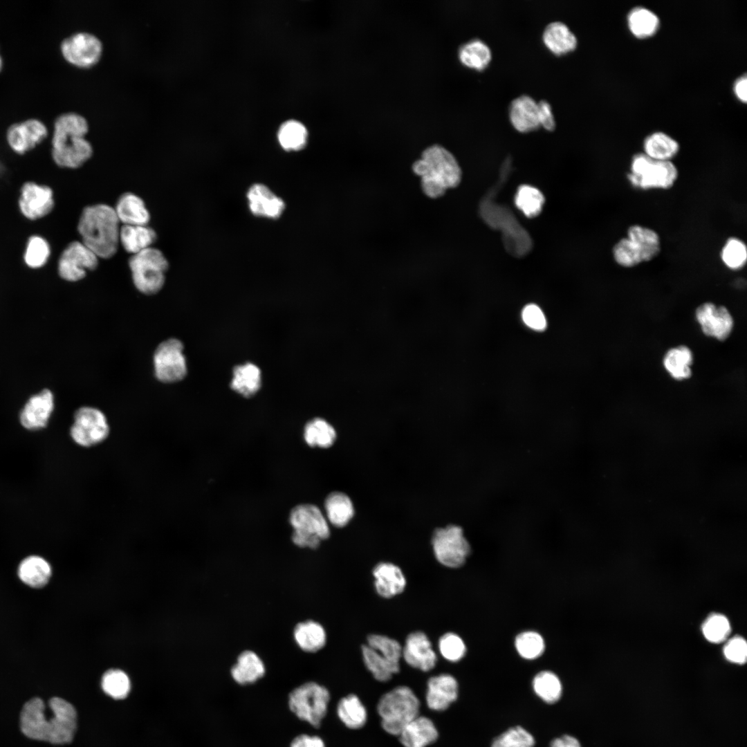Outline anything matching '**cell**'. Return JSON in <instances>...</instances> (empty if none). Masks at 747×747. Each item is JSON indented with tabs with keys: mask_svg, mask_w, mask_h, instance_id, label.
Segmentation results:
<instances>
[{
	"mask_svg": "<svg viewBox=\"0 0 747 747\" xmlns=\"http://www.w3.org/2000/svg\"><path fill=\"white\" fill-rule=\"evenodd\" d=\"M113 208L123 225H146L150 220V214L145 202L133 193L122 194Z\"/></svg>",
	"mask_w": 747,
	"mask_h": 747,
	"instance_id": "27",
	"label": "cell"
},
{
	"mask_svg": "<svg viewBox=\"0 0 747 747\" xmlns=\"http://www.w3.org/2000/svg\"><path fill=\"white\" fill-rule=\"evenodd\" d=\"M324 507L329 521L336 527L345 526L354 515L351 500L341 492L329 494L325 500Z\"/></svg>",
	"mask_w": 747,
	"mask_h": 747,
	"instance_id": "37",
	"label": "cell"
},
{
	"mask_svg": "<svg viewBox=\"0 0 747 747\" xmlns=\"http://www.w3.org/2000/svg\"><path fill=\"white\" fill-rule=\"evenodd\" d=\"M290 747H326L322 739L317 735L302 734L293 739Z\"/></svg>",
	"mask_w": 747,
	"mask_h": 747,
	"instance_id": "57",
	"label": "cell"
},
{
	"mask_svg": "<svg viewBox=\"0 0 747 747\" xmlns=\"http://www.w3.org/2000/svg\"><path fill=\"white\" fill-rule=\"evenodd\" d=\"M510 160L504 163L499 183L490 189L479 204V214L490 228L501 232L505 249L513 257L521 258L532 250L533 241L515 215L506 205L497 203L495 196L500 185L505 183L510 172Z\"/></svg>",
	"mask_w": 747,
	"mask_h": 747,
	"instance_id": "2",
	"label": "cell"
},
{
	"mask_svg": "<svg viewBox=\"0 0 747 747\" xmlns=\"http://www.w3.org/2000/svg\"><path fill=\"white\" fill-rule=\"evenodd\" d=\"M51 154L57 165L75 169L82 166L91 157L93 147L84 136L53 131Z\"/></svg>",
	"mask_w": 747,
	"mask_h": 747,
	"instance_id": "12",
	"label": "cell"
},
{
	"mask_svg": "<svg viewBox=\"0 0 747 747\" xmlns=\"http://www.w3.org/2000/svg\"><path fill=\"white\" fill-rule=\"evenodd\" d=\"M723 654L729 662L739 665L745 663L747 659L746 640L739 636L728 639L723 646Z\"/></svg>",
	"mask_w": 747,
	"mask_h": 747,
	"instance_id": "54",
	"label": "cell"
},
{
	"mask_svg": "<svg viewBox=\"0 0 747 747\" xmlns=\"http://www.w3.org/2000/svg\"><path fill=\"white\" fill-rule=\"evenodd\" d=\"M19 205L22 214L30 220L43 217L54 207L53 191L46 185L26 183L21 187Z\"/></svg>",
	"mask_w": 747,
	"mask_h": 747,
	"instance_id": "18",
	"label": "cell"
},
{
	"mask_svg": "<svg viewBox=\"0 0 747 747\" xmlns=\"http://www.w3.org/2000/svg\"><path fill=\"white\" fill-rule=\"evenodd\" d=\"M1 169H2V165H1V164L0 163V172L1 171Z\"/></svg>",
	"mask_w": 747,
	"mask_h": 747,
	"instance_id": "61",
	"label": "cell"
},
{
	"mask_svg": "<svg viewBox=\"0 0 747 747\" xmlns=\"http://www.w3.org/2000/svg\"><path fill=\"white\" fill-rule=\"evenodd\" d=\"M678 169L671 160H656L644 153L635 154L627 177L637 189H669L678 178Z\"/></svg>",
	"mask_w": 747,
	"mask_h": 747,
	"instance_id": "7",
	"label": "cell"
},
{
	"mask_svg": "<svg viewBox=\"0 0 747 747\" xmlns=\"http://www.w3.org/2000/svg\"><path fill=\"white\" fill-rule=\"evenodd\" d=\"M402 658L411 667L423 672L433 670L438 661L430 638L421 631L407 636L402 649Z\"/></svg>",
	"mask_w": 747,
	"mask_h": 747,
	"instance_id": "16",
	"label": "cell"
},
{
	"mask_svg": "<svg viewBox=\"0 0 747 747\" xmlns=\"http://www.w3.org/2000/svg\"><path fill=\"white\" fill-rule=\"evenodd\" d=\"M731 631L728 618L719 613L707 616L701 625L703 637L710 643H720L725 641Z\"/></svg>",
	"mask_w": 747,
	"mask_h": 747,
	"instance_id": "47",
	"label": "cell"
},
{
	"mask_svg": "<svg viewBox=\"0 0 747 747\" xmlns=\"http://www.w3.org/2000/svg\"><path fill=\"white\" fill-rule=\"evenodd\" d=\"M374 587L381 598L389 599L402 593L406 587L407 580L402 569L389 562L378 563L372 570Z\"/></svg>",
	"mask_w": 747,
	"mask_h": 747,
	"instance_id": "22",
	"label": "cell"
},
{
	"mask_svg": "<svg viewBox=\"0 0 747 747\" xmlns=\"http://www.w3.org/2000/svg\"><path fill=\"white\" fill-rule=\"evenodd\" d=\"M361 653L366 668L378 681L387 682L400 671V665L390 663L367 644L362 645Z\"/></svg>",
	"mask_w": 747,
	"mask_h": 747,
	"instance_id": "38",
	"label": "cell"
},
{
	"mask_svg": "<svg viewBox=\"0 0 747 747\" xmlns=\"http://www.w3.org/2000/svg\"><path fill=\"white\" fill-rule=\"evenodd\" d=\"M120 223L113 208L96 204L82 210L77 230L82 242L98 258L109 259L115 255L120 245Z\"/></svg>",
	"mask_w": 747,
	"mask_h": 747,
	"instance_id": "3",
	"label": "cell"
},
{
	"mask_svg": "<svg viewBox=\"0 0 747 747\" xmlns=\"http://www.w3.org/2000/svg\"><path fill=\"white\" fill-rule=\"evenodd\" d=\"M613 256L615 261L625 268H631L643 262L638 248L627 237L620 239L615 244Z\"/></svg>",
	"mask_w": 747,
	"mask_h": 747,
	"instance_id": "51",
	"label": "cell"
},
{
	"mask_svg": "<svg viewBox=\"0 0 747 747\" xmlns=\"http://www.w3.org/2000/svg\"><path fill=\"white\" fill-rule=\"evenodd\" d=\"M543 638L535 631H524L517 636L515 647L519 654L526 659H535L544 650Z\"/></svg>",
	"mask_w": 747,
	"mask_h": 747,
	"instance_id": "49",
	"label": "cell"
},
{
	"mask_svg": "<svg viewBox=\"0 0 747 747\" xmlns=\"http://www.w3.org/2000/svg\"><path fill=\"white\" fill-rule=\"evenodd\" d=\"M304 437L309 446L326 448L333 444L336 439V432L333 427L326 420L315 418L306 424Z\"/></svg>",
	"mask_w": 747,
	"mask_h": 747,
	"instance_id": "41",
	"label": "cell"
},
{
	"mask_svg": "<svg viewBox=\"0 0 747 747\" xmlns=\"http://www.w3.org/2000/svg\"><path fill=\"white\" fill-rule=\"evenodd\" d=\"M366 644L390 663L400 665L403 645L397 640L382 634H371L367 637Z\"/></svg>",
	"mask_w": 747,
	"mask_h": 747,
	"instance_id": "46",
	"label": "cell"
},
{
	"mask_svg": "<svg viewBox=\"0 0 747 747\" xmlns=\"http://www.w3.org/2000/svg\"><path fill=\"white\" fill-rule=\"evenodd\" d=\"M183 342L177 338H169L156 347L153 362L154 374L163 383H174L183 380L187 374V365Z\"/></svg>",
	"mask_w": 747,
	"mask_h": 747,
	"instance_id": "11",
	"label": "cell"
},
{
	"mask_svg": "<svg viewBox=\"0 0 747 747\" xmlns=\"http://www.w3.org/2000/svg\"><path fill=\"white\" fill-rule=\"evenodd\" d=\"M421 703L408 686L399 685L385 693L379 699L376 710L383 730L398 736L404 727L419 715Z\"/></svg>",
	"mask_w": 747,
	"mask_h": 747,
	"instance_id": "5",
	"label": "cell"
},
{
	"mask_svg": "<svg viewBox=\"0 0 747 747\" xmlns=\"http://www.w3.org/2000/svg\"><path fill=\"white\" fill-rule=\"evenodd\" d=\"M261 382L260 368L257 365L248 362L234 367L230 388L243 397L250 398L259 391Z\"/></svg>",
	"mask_w": 747,
	"mask_h": 747,
	"instance_id": "28",
	"label": "cell"
},
{
	"mask_svg": "<svg viewBox=\"0 0 747 747\" xmlns=\"http://www.w3.org/2000/svg\"><path fill=\"white\" fill-rule=\"evenodd\" d=\"M438 730L433 721L418 715L409 722L398 735L404 747H426L438 738Z\"/></svg>",
	"mask_w": 747,
	"mask_h": 747,
	"instance_id": "24",
	"label": "cell"
},
{
	"mask_svg": "<svg viewBox=\"0 0 747 747\" xmlns=\"http://www.w3.org/2000/svg\"><path fill=\"white\" fill-rule=\"evenodd\" d=\"M694 353L685 344L670 348L664 354L662 363L665 371L676 381H684L692 376Z\"/></svg>",
	"mask_w": 747,
	"mask_h": 747,
	"instance_id": "26",
	"label": "cell"
},
{
	"mask_svg": "<svg viewBox=\"0 0 747 747\" xmlns=\"http://www.w3.org/2000/svg\"><path fill=\"white\" fill-rule=\"evenodd\" d=\"M412 170L421 177L423 193L432 199L439 198L446 190L457 187L462 176L454 155L439 145L426 148L421 158L413 163Z\"/></svg>",
	"mask_w": 747,
	"mask_h": 747,
	"instance_id": "4",
	"label": "cell"
},
{
	"mask_svg": "<svg viewBox=\"0 0 747 747\" xmlns=\"http://www.w3.org/2000/svg\"><path fill=\"white\" fill-rule=\"evenodd\" d=\"M265 673L266 667L263 661L255 652L250 650L242 652L230 670L233 680L242 685L255 683L261 679Z\"/></svg>",
	"mask_w": 747,
	"mask_h": 747,
	"instance_id": "29",
	"label": "cell"
},
{
	"mask_svg": "<svg viewBox=\"0 0 747 747\" xmlns=\"http://www.w3.org/2000/svg\"><path fill=\"white\" fill-rule=\"evenodd\" d=\"M246 197L250 211L256 216L277 219L285 210L284 201L261 183L251 185Z\"/></svg>",
	"mask_w": 747,
	"mask_h": 747,
	"instance_id": "21",
	"label": "cell"
},
{
	"mask_svg": "<svg viewBox=\"0 0 747 747\" xmlns=\"http://www.w3.org/2000/svg\"><path fill=\"white\" fill-rule=\"evenodd\" d=\"M98 256L82 241L71 242L59 259V275L68 282L81 280L87 271H92L98 267Z\"/></svg>",
	"mask_w": 747,
	"mask_h": 747,
	"instance_id": "14",
	"label": "cell"
},
{
	"mask_svg": "<svg viewBox=\"0 0 747 747\" xmlns=\"http://www.w3.org/2000/svg\"><path fill=\"white\" fill-rule=\"evenodd\" d=\"M536 694L547 703H555L561 697L562 684L559 678L553 672L542 671L536 674L533 681Z\"/></svg>",
	"mask_w": 747,
	"mask_h": 747,
	"instance_id": "45",
	"label": "cell"
},
{
	"mask_svg": "<svg viewBox=\"0 0 747 747\" xmlns=\"http://www.w3.org/2000/svg\"><path fill=\"white\" fill-rule=\"evenodd\" d=\"M438 649L441 656L451 663L459 661L466 653L464 641L459 635L453 632H447L439 638Z\"/></svg>",
	"mask_w": 747,
	"mask_h": 747,
	"instance_id": "50",
	"label": "cell"
},
{
	"mask_svg": "<svg viewBox=\"0 0 747 747\" xmlns=\"http://www.w3.org/2000/svg\"><path fill=\"white\" fill-rule=\"evenodd\" d=\"M551 747H581L578 740L570 735H563L552 741Z\"/></svg>",
	"mask_w": 747,
	"mask_h": 747,
	"instance_id": "59",
	"label": "cell"
},
{
	"mask_svg": "<svg viewBox=\"0 0 747 747\" xmlns=\"http://www.w3.org/2000/svg\"><path fill=\"white\" fill-rule=\"evenodd\" d=\"M19 729L27 738L53 745H66L74 739L77 728V713L67 700L54 697L47 704L33 697L22 706Z\"/></svg>",
	"mask_w": 747,
	"mask_h": 747,
	"instance_id": "1",
	"label": "cell"
},
{
	"mask_svg": "<svg viewBox=\"0 0 747 747\" xmlns=\"http://www.w3.org/2000/svg\"><path fill=\"white\" fill-rule=\"evenodd\" d=\"M50 252L49 244L44 238L33 236L28 239L24 261L29 267L39 268L46 264Z\"/></svg>",
	"mask_w": 747,
	"mask_h": 747,
	"instance_id": "53",
	"label": "cell"
},
{
	"mask_svg": "<svg viewBox=\"0 0 747 747\" xmlns=\"http://www.w3.org/2000/svg\"><path fill=\"white\" fill-rule=\"evenodd\" d=\"M110 427L104 413L91 406H84L74 414L70 434L73 441L83 448L97 445L106 440Z\"/></svg>",
	"mask_w": 747,
	"mask_h": 747,
	"instance_id": "10",
	"label": "cell"
},
{
	"mask_svg": "<svg viewBox=\"0 0 747 747\" xmlns=\"http://www.w3.org/2000/svg\"><path fill=\"white\" fill-rule=\"evenodd\" d=\"M3 62L2 57H1V55L0 54V72L1 71V70L3 68Z\"/></svg>",
	"mask_w": 747,
	"mask_h": 747,
	"instance_id": "60",
	"label": "cell"
},
{
	"mask_svg": "<svg viewBox=\"0 0 747 747\" xmlns=\"http://www.w3.org/2000/svg\"><path fill=\"white\" fill-rule=\"evenodd\" d=\"M695 320L706 336L718 341H725L731 335L735 321L729 309L723 305L706 302L697 306Z\"/></svg>",
	"mask_w": 747,
	"mask_h": 747,
	"instance_id": "13",
	"label": "cell"
},
{
	"mask_svg": "<svg viewBox=\"0 0 747 747\" xmlns=\"http://www.w3.org/2000/svg\"><path fill=\"white\" fill-rule=\"evenodd\" d=\"M330 697L324 686L313 681L306 682L289 694L288 704L298 719L317 728L327 713Z\"/></svg>",
	"mask_w": 747,
	"mask_h": 747,
	"instance_id": "8",
	"label": "cell"
},
{
	"mask_svg": "<svg viewBox=\"0 0 747 747\" xmlns=\"http://www.w3.org/2000/svg\"><path fill=\"white\" fill-rule=\"evenodd\" d=\"M533 735L521 726L509 728L496 737L491 747H533Z\"/></svg>",
	"mask_w": 747,
	"mask_h": 747,
	"instance_id": "52",
	"label": "cell"
},
{
	"mask_svg": "<svg viewBox=\"0 0 747 747\" xmlns=\"http://www.w3.org/2000/svg\"><path fill=\"white\" fill-rule=\"evenodd\" d=\"M289 522L293 531L315 536L324 540L330 535L326 518L316 506L300 504L293 508Z\"/></svg>",
	"mask_w": 747,
	"mask_h": 747,
	"instance_id": "19",
	"label": "cell"
},
{
	"mask_svg": "<svg viewBox=\"0 0 747 747\" xmlns=\"http://www.w3.org/2000/svg\"><path fill=\"white\" fill-rule=\"evenodd\" d=\"M721 258L726 267L732 270L741 269L746 263L747 250L743 241L737 238H729L721 252Z\"/></svg>",
	"mask_w": 747,
	"mask_h": 747,
	"instance_id": "48",
	"label": "cell"
},
{
	"mask_svg": "<svg viewBox=\"0 0 747 747\" xmlns=\"http://www.w3.org/2000/svg\"><path fill=\"white\" fill-rule=\"evenodd\" d=\"M432 545L436 560L450 569L462 566L470 553V546L462 528L456 525L436 529L432 535Z\"/></svg>",
	"mask_w": 747,
	"mask_h": 747,
	"instance_id": "9",
	"label": "cell"
},
{
	"mask_svg": "<svg viewBox=\"0 0 747 747\" xmlns=\"http://www.w3.org/2000/svg\"><path fill=\"white\" fill-rule=\"evenodd\" d=\"M60 48L67 62L77 66L88 67L99 60L102 43L92 33L78 32L63 39Z\"/></svg>",
	"mask_w": 747,
	"mask_h": 747,
	"instance_id": "15",
	"label": "cell"
},
{
	"mask_svg": "<svg viewBox=\"0 0 747 747\" xmlns=\"http://www.w3.org/2000/svg\"><path fill=\"white\" fill-rule=\"evenodd\" d=\"M278 140L286 151H298L304 147L308 133L306 127L299 122L288 120L282 124L278 131Z\"/></svg>",
	"mask_w": 747,
	"mask_h": 747,
	"instance_id": "43",
	"label": "cell"
},
{
	"mask_svg": "<svg viewBox=\"0 0 747 747\" xmlns=\"http://www.w3.org/2000/svg\"><path fill=\"white\" fill-rule=\"evenodd\" d=\"M51 567L44 558L31 555L24 559L18 567V576L26 585L33 588H42L49 581Z\"/></svg>",
	"mask_w": 747,
	"mask_h": 747,
	"instance_id": "33",
	"label": "cell"
},
{
	"mask_svg": "<svg viewBox=\"0 0 747 747\" xmlns=\"http://www.w3.org/2000/svg\"><path fill=\"white\" fill-rule=\"evenodd\" d=\"M129 266L133 284L141 293L154 295L163 288L169 262L160 250L151 247L132 255Z\"/></svg>",
	"mask_w": 747,
	"mask_h": 747,
	"instance_id": "6",
	"label": "cell"
},
{
	"mask_svg": "<svg viewBox=\"0 0 747 747\" xmlns=\"http://www.w3.org/2000/svg\"><path fill=\"white\" fill-rule=\"evenodd\" d=\"M540 125L548 131L555 127V121L551 104L546 100L537 102Z\"/></svg>",
	"mask_w": 747,
	"mask_h": 747,
	"instance_id": "56",
	"label": "cell"
},
{
	"mask_svg": "<svg viewBox=\"0 0 747 747\" xmlns=\"http://www.w3.org/2000/svg\"><path fill=\"white\" fill-rule=\"evenodd\" d=\"M514 201L516 207L526 217L534 218L542 212L545 198L539 189L524 184L517 188Z\"/></svg>",
	"mask_w": 747,
	"mask_h": 747,
	"instance_id": "42",
	"label": "cell"
},
{
	"mask_svg": "<svg viewBox=\"0 0 747 747\" xmlns=\"http://www.w3.org/2000/svg\"><path fill=\"white\" fill-rule=\"evenodd\" d=\"M48 133L47 127L42 121L29 118L12 124L7 129L6 140L14 151L24 154L40 144Z\"/></svg>",
	"mask_w": 747,
	"mask_h": 747,
	"instance_id": "17",
	"label": "cell"
},
{
	"mask_svg": "<svg viewBox=\"0 0 747 747\" xmlns=\"http://www.w3.org/2000/svg\"><path fill=\"white\" fill-rule=\"evenodd\" d=\"M542 39L545 46L558 55L573 50L578 43L574 33L562 21L548 24L544 30Z\"/></svg>",
	"mask_w": 747,
	"mask_h": 747,
	"instance_id": "31",
	"label": "cell"
},
{
	"mask_svg": "<svg viewBox=\"0 0 747 747\" xmlns=\"http://www.w3.org/2000/svg\"><path fill=\"white\" fill-rule=\"evenodd\" d=\"M627 237L638 247L643 262L653 259L660 252V237L651 228L637 224L631 225L627 230Z\"/></svg>",
	"mask_w": 747,
	"mask_h": 747,
	"instance_id": "35",
	"label": "cell"
},
{
	"mask_svg": "<svg viewBox=\"0 0 747 747\" xmlns=\"http://www.w3.org/2000/svg\"><path fill=\"white\" fill-rule=\"evenodd\" d=\"M293 637L297 646L308 653H315L322 649L327 639L324 627L312 620L297 624L293 630Z\"/></svg>",
	"mask_w": 747,
	"mask_h": 747,
	"instance_id": "30",
	"label": "cell"
},
{
	"mask_svg": "<svg viewBox=\"0 0 747 747\" xmlns=\"http://www.w3.org/2000/svg\"><path fill=\"white\" fill-rule=\"evenodd\" d=\"M628 26L631 33L638 38L653 35L659 26V19L652 10L642 6L631 9L627 15Z\"/></svg>",
	"mask_w": 747,
	"mask_h": 747,
	"instance_id": "40",
	"label": "cell"
},
{
	"mask_svg": "<svg viewBox=\"0 0 747 747\" xmlns=\"http://www.w3.org/2000/svg\"><path fill=\"white\" fill-rule=\"evenodd\" d=\"M54 408L53 395L44 389L33 396L25 405L20 414L21 425L28 430H37L46 425Z\"/></svg>",
	"mask_w": 747,
	"mask_h": 747,
	"instance_id": "23",
	"label": "cell"
},
{
	"mask_svg": "<svg viewBox=\"0 0 747 747\" xmlns=\"http://www.w3.org/2000/svg\"><path fill=\"white\" fill-rule=\"evenodd\" d=\"M337 714L345 726L353 730L363 727L367 719L366 708L354 694H348L339 701Z\"/></svg>",
	"mask_w": 747,
	"mask_h": 747,
	"instance_id": "34",
	"label": "cell"
},
{
	"mask_svg": "<svg viewBox=\"0 0 747 747\" xmlns=\"http://www.w3.org/2000/svg\"><path fill=\"white\" fill-rule=\"evenodd\" d=\"M509 118L514 128L520 132H528L540 126L537 102L529 95H523L512 101Z\"/></svg>",
	"mask_w": 747,
	"mask_h": 747,
	"instance_id": "25",
	"label": "cell"
},
{
	"mask_svg": "<svg viewBox=\"0 0 747 747\" xmlns=\"http://www.w3.org/2000/svg\"><path fill=\"white\" fill-rule=\"evenodd\" d=\"M458 693L459 685L452 675L442 673L431 676L427 682V705L430 710L443 711L456 700Z\"/></svg>",
	"mask_w": 747,
	"mask_h": 747,
	"instance_id": "20",
	"label": "cell"
},
{
	"mask_svg": "<svg viewBox=\"0 0 747 747\" xmlns=\"http://www.w3.org/2000/svg\"><path fill=\"white\" fill-rule=\"evenodd\" d=\"M747 77L744 75L739 77L734 84V91L737 97L741 101L746 102L747 100Z\"/></svg>",
	"mask_w": 747,
	"mask_h": 747,
	"instance_id": "58",
	"label": "cell"
},
{
	"mask_svg": "<svg viewBox=\"0 0 747 747\" xmlns=\"http://www.w3.org/2000/svg\"><path fill=\"white\" fill-rule=\"evenodd\" d=\"M459 58L465 66L481 71L488 65L492 58V53L483 41L477 38L461 46Z\"/></svg>",
	"mask_w": 747,
	"mask_h": 747,
	"instance_id": "39",
	"label": "cell"
},
{
	"mask_svg": "<svg viewBox=\"0 0 747 747\" xmlns=\"http://www.w3.org/2000/svg\"><path fill=\"white\" fill-rule=\"evenodd\" d=\"M644 154L656 160H670L679 150L678 142L665 133L656 131L643 142Z\"/></svg>",
	"mask_w": 747,
	"mask_h": 747,
	"instance_id": "36",
	"label": "cell"
},
{
	"mask_svg": "<svg viewBox=\"0 0 747 747\" xmlns=\"http://www.w3.org/2000/svg\"><path fill=\"white\" fill-rule=\"evenodd\" d=\"M157 235L146 225H122L120 230V244L129 253L135 255L151 247Z\"/></svg>",
	"mask_w": 747,
	"mask_h": 747,
	"instance_id": "32",
	"label": "cell"
},
{
	"mask_svg": "<svg viewBox=\"0 0 747 747\" xmlns=\"http://www.w3.org/2000/svg\"><path fill=\"white\" fill-rule=\"evenodd\" d=\"M101 688L109 697L120 700L126 698L131 690L128 675L120 669H109L101 679Z\"/></svg>",
	"mask_w": 747,
	"mask_h": 747,
	"instance_id": "44",
	"label": "cell"
},
{
	"mask_svg": "<svg viewBox=\"0 0 747 747\" xmlns=\"http://www.w3.org/2000/svg\"><path fill=\"white\" fill-rule=\"evenodd\" d=\"M522 317L524 324L535 331H543L547 322L542 309L537 305L530 304L523 308Z\"/></svg>",
	"mask_w": 747,
	"mask_h": 747,
	"instance_id": "55",
	"label": "cell"
}]
</instances>
